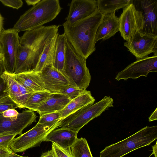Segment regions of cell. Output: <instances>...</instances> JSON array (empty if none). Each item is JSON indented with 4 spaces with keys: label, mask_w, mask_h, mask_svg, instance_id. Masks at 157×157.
<instances>
[{
    "label": "cell",
    "mask_w": 157,
    "mask_h": 157,
    "mask_svg": "<svg viewBox=\"0 0 157 157\" xmlns=\"http://www.w3.org/2000/svg\"><path fill=\"white\" fill-rule=\"evenodd\" d=\"M103 15L98 9L92 15L72 26L65 22L63 24L67 40L86 59L95 50L96 34Z\"/></svg>",
    "instance_id": "cell-1"
},
{
    "label": "cell",
    "mask_w": 157,
    "mask_h": 157,
    "mask_svg": "<svg viewBox=\"0 0 157 157\" xmlns=\"http://www.w3.org/2000/svg\"><path fill=\"white\" fill-rule=\"evenodd\" d=\"M61 10L58 0H41L21 15L13 28L19 33L42 26L56 18Z\"/></svg>",
    "instance_id": "cell-2"
},
{
    "label": "cell",
    "mask_w": 157,
    "mask_h": 157,
    "mask_svg": "<svg viewBox=\"0 0 157 157\" xmlns=\"http://www.w3.org/2000/svg\"><path fill=\"white\" fill-rule=\"evenodd\" d=\"M157 138V126H146L127 138L107 146L99 157H122L137 149L150 144Z\"/></svg>",
    "instance_id": "cell-3"
},
{
    "label": "cell",
    "mask_w": 157,
    "mask_h": 157,
    "mask_svg": "<svg viewBox=\"0 0 157 157\" xmlns=\"http://www.w3.org/2000/svg\"><path fill=\"white\" fill-rule=\"evenodd\" d=\"M86 59L76 51L67 39L63 73L72 86L84 90H86L91 79Z\"/></svg>",
    "instance_id": "cell-4"
},
{
    "label": "cell",
    "mask_w": 157,
    "mask_h": 157,
    "mask_svg": "<svg viewBox=\"0 0 157 157\" xmlns=\"http://www.w3.org/2000/svg\"><path fill=\"white\" fill-rule=\"evenodd\" d=\"M113 99L105 96L99 101L86 106L69 116L60 122L59 128L68 129L78 133L81 129L94 118L113 107Z\"/></svg>",
    "instance_id": "cell-5"
},
{
    "label": "cell",
    "mask_w": 157,
    "mask_h": 157,
    "mask_svg": "<svg viewBox=\"0 0 157 157\" xmlns=\"http://www.w3.org/2000/svg\"><path fill=\"white\" fill-rule=\"evenodd\" d=\"M60 121L53 125L42 124L38 123L33 128L15 138L10 145L15 153L22 152L28 149L39 145L50 132L59 127Z\"/></svg>",
    "instance_id": "cell-6"
},
{
    "label": "cell",
    "mask_w": 157,
    "mask_h": 157,
    "mask_svg": "<svg viewBox=\"0 0 157 157\" xmlns=\"http://www.w3.org/2000/svg\"><path fill=\"white\" fill-rule=\"evenodd\" d=\"M18 32L13 28L3 29L0 35V53L3 57L6 72L14 74L20 47Z\"/></svg>",
    "instance_id": "cell-7"
},
{
    "label": "cell",
    "mask_w": 157,
    "mask_h": 157,
    "mask_svg": "<svg viewBox=\"0 0 157 157\" xmlns=\"http://www.w3.org/2000/svg\"><path fill=\"white\" fill-rule=\"evenodd\" d=\"M119 32L121 36L127 41L129 40L137 31H141L144 21L142 13L137 10L131 2L123 8L119 17Z\"/></svg>",
    "instance_id": "cell-8"
},
{
    "label": "cell",
    "mask_w": 157,
    "mask_h": 157,
    "mask_svg": "<svg viewBox=\"0 0 157 157\" xmlns=\"http://www.w3.org/2000/svg\"><path fill=\"white\" fill-rule=\"evenodd\" d=\"M124 45L136 58V60L151 53L157 55V36L137 32Z\"/></svg>",
    "instance_id": "cell-9"
},
{
    "label": "cell",
    "mask_w": 157,
    "mask_h": 157,
    "mask_svg": "<svg viewBox=\"0 0 157 157\" xmlns=\"http://www.w3.org/2000/svg\"><path fill=\"white\" fill-rule=\"evenodd\" d=\"M157 71V55L137 59L118 72L115 79L117 81L129 78L136 79L141 76L147 77L151 72Z\"/></svg>",
    "instance_id": "cell-10"
},
{
    "label": "cell",
    "mask_w": 157,
    "mask_h": 157,
    "mask_svg": "<svg viewBox=\"0 0 157 157\" xmlns=\"http://www.w3.org/2000/svg\"><path fill=\"white\" fill-rule=\"evenodd\" d=\"M37 117L34 111L29 109L19 113L16 120L0 117V136L22 134L25 128L36 121Z\"/></svg>",
    "instance_id": "cell-11"
},
{
    "label": "cell",
    "mask_w": 157,
    "mask_h": 157,
    "mask_svg": "<svg viewBox=\"0 0 157 157\" xmlns=\"http://www.w3.org/2000/svg\"><path fill=\"white\" fill-rule=\"evenodd\" d=\"M132 2L144 16V26L140 31L157 36V0H132Z\"/></svg>",
    "instance_id": "cell-12"
},
{
    "label": "cell",
    "mask_w": 157,
    "mask_h": 157,
    "mask_svg": "<svg viewBox=\"0 0 157 157\" xmlns=\"http://www.w3.org/2000/svg\"><path fill=\"white\" fill-rule=\"evenodd\" d=\"M68 6L69 11L65 22L69 26L89 17L98 9L95 0H73Z\"/></svg>",
    "instance_id": "cell-13"
},
{
    "label": "cell",
    "mask_w": 157,
    "mask_h": 157,
    "mask_svg": "<svg viewBox=\"0 0 157 157\" xmlns=\"http://www.w3.org/2000/svg\"><path fill=\"white\" fill-rule=\"evenodd\" d=\"M43 51L21 45L16 60L14 74L34 71Z\"/></svg>",
    "instance_id": "cell-14"
},
{
    "label": "cell",
    "mask_w": 157,
    "mask_h": 157,
    "mask_svg": "<svg viewBox=\"0 0 157 157\" xmlns=\"http://www.w3.org/2000/svg\"><path fill=\"white\" fill-rule=\"evenodd\" d=\"M38 73L46 89L51 93L60 87L66 85L71 86L65 75L54 67L52 65L45 66L40 72Z\"/></svg>",
    "instance_id": "cell-15"
},
{
    "label": "cell",
    "mask_w": 157,
    "mask_h": 157,
    "mask_svg": "<svg viewBox=\"0 0 157 157\" xmlns=\"http://www.w3.org/2000/svg\"><path fill=\"white\" fill-rule=\"evenodd\" d=\"M119 32V18L115 12L104 14L103 18L98 28L96 34V43L100 40H106Z\"/></svg>",
    "instance_id": "cell-16"
},
{
    "label": "cell",
    "mask_w": 157,
    "mask_h": 157,
    "mask_svg": "<svg viewBox=\"0 0 157 157\" xmlns=\"http://www.w3.org/2000/svg\"><path fill=\"white\" fill-rule=\"evenodd\" d=\"M78 133L71 130L59 128L50 132L44 141L54 143L64 148L71 147L77 138Z\"/></svg>",
    "instance_id": "cell-17"
},
{
    "label": "cell",
    "mask_w": 157,
    "mask_h": 157,
    "mask_svg": "<svg viewBox=\"0 0 157 157\" xmlns=\"http://www.w3.org/2000/svg\"><path fill=\"white\" fill-rule=\"evenodd\" d=\"M71 100L65 95L53 94L52 97L38 108L36 112L40 116L59 111L63 110Z\"/></svg>",
    "instance_id": "cell-18"
},
{
    "label": "cell",
    "mask_w": 157,
    "mask_h": 157,
    "mask_svg": "<svg viewBox=\"0 0 157 157\" xmlns=\"http://www.w3.org/2000/svg\"><path fill=\"white\" fill-rule=\"evenodd\" d=\"M95 101L91 92L86 90L72 100L63 110L59 111L61 120L86 106L94 104Z\"/></svg>",
    "instance_id": "cell-19"
},
{
    "label": "cell",
    "mask_w": 157,
    "mask_h": 157,
    "mask_svg": "<svg viewBox=\"0 0 157 157\" xmlns=\"http://www.w3.org/2000/svg\"><path fill=\"white\" fill-rule=\"evenodd\" d=\"M12 75L17 82L33 92L47 90L37 72L33 71Z\"/></svg>",
    "instance_id": "cell-20"
},
{
    "label": "cell",
    "mask_w": 157,
    "mask_h": 157,
    "mask_svg": "<svg viewBox=\"0 0 157 157\" xmlns=\"http://www.w3.org/2000/svg\"><path fill=\"white\" fill-rule=\"evenodd\" d=\"M6 85V92L8 95L17 104L20 109L24 108L25 103L21 95L19 83L15 79L12 74L6 72L1 75Z\"/></svg>",
    "instance_id": "cell-21"
},
{
    "label": "cell",
    "mask_w": 157,
    "mask_h": 157,
    "mask_svg": "<svg viewBox=\"0 0 157 157\" xmlns=\"http://www.w3.org/2000/svg\"><path fill=\"white\" fill-rule=\"evenodd\" d=\"M67 39L63 33L59 34L56 40L53 67L63 73V68L66 57V43Z\"/></svg>",
    "instance_id": "cell-22"
},
{
    "label": "cell",
    "mask_w": 157,
    "mask_h": 157,
    "mask_svg": "<svg viewBox=\"0 0 157 157\" xmlns=\"http://www.w3.org/2000/svg\"><path fill=\"white\" fill-rule=\"evenodd\" d=\"M58 33L47 43L40 56L34 71L39 73L45 66L52 65L55 44Z\"/></svg>",
    "instance_id": "cell-23"
},
{
    "label": "cell",
    "mask_w": 157,
    "mask_h": 157,
    "mask_svg": "<svg viewBox=\"0 0 157 157\" xmlns=\"http://www.w3.org/2000/svg\"><path fill=\"white\" fill-rule=\"evenodd\" d=\"M97 2L98 10L105 14L124 8L131 2L132 0H98Z\"/></svg>",
    "instance_id": "cell-24"
},
{
    "label": "cell",
    "mask_w": 157,
    "mask_h": 157,
    "mask_svg": "<svg viewBox=\"0 0 157 157\" xmlns=\"http://www.w3.org/2000/svg\"><path fill=\"white\" fill-rule=\"evenodd\" d=\"M53 94L47 90L33 92L26 101L24 108L36 111L38 108L52 97Z\"/></svg>",
    "instance_id": "cell-25"
},
{
    "label": "cell",
    "mask_w": 157,
    "mask_h": 157,
    "mask_svg": "<svg viewBox=\"0 0 157 157\" xmlns=\"http://www.w3.org/2000/svg\"><path fill=\"white\" fill-rule=\"evenodd\" d=\"M73 157H93L87 142L85 138H78L71 146Z\"/></svg>",
    "instance_id": "cell-26"
},
{
    "label": "cell",
    "mask_w": 157,
    "mask_h": 157,
    "mask_svg": "<svg viewBox=\"0 0 157 157\" xmlns=\"http://www.w3.org/2000/svg\"><path fill=\"white\" fill-rule=\"evenodd\" d=\"M86 90H82L71 85H66L56 89L52 93L65 95L72 100L83 93Z\"/></svg>",
    "instance_id": "cell-27"
},
{
    "label": "cell",
    "mask_w": 157,
    "mask_h": 157,
    "mask_svg": "<svg viewBox=\"0 0 157 157\" xmlns=\"http://www.w3.org/2000/svg\"><path fill=\"white\" fill-rule=\"evenodd\" d=\"M59 111L46 114L40 116L38 123L50 125H55L60 121Z\"/></svg>",
    "instance_id": "cell-28"
},
{
    "label": "cell",
    "mask_w": 157,
    "mask_h": 157,
    "mask_svg": "<svg viewBox=\"0 0 157 157\" xmlns=\"http://www.w3.org/2000/svg\"><path fill=\"white\" fill-rule=\"evenodd\" d=\"M20 108V106L9 96L4 97L0 99V113L9 109Z\"/></svg>",
    "instance_id": "cell-29"
},
{
    "label": "cell",
    "mask_w": 157,
    "mask_h": 157,
    "mask_svg": "<svg viewBox=\"0 0 157 157\" xmlns=\"http://www.w3.org/2000/svg\"><path fill=\"white\" fill-rule=\"evenodd\" d=\"M52 149L53 151L55 157H73L71 154L70 147L64 148L56 144L52 143Z\"/></svg>",
    "instance_id": "cell-30"
},
{
    "label": "cell",
    "mask_w": 157,
    "mask_h": 157,
    "mask_svg": "<svg viewBox=\"0 0 157 157\" xmlns=\"http://www.w3.org/2000/svg\"><path fill=\"white\" fill-rule=\"evenodd\" d=\"M16 136L9 135L0 136V148L10 149V144Z\"/></svg>",
    "instance_id": "cell-31"
},
{
    "label": "cell",
    "mask_w": 157,
    "mask_h": 157,
    "mask_svg": "<svg viewBox=\"0 0 157 157\" xmlns=\"http://www.w3.org/2000/svg\"><path fill=\"white\" fill-rule=\"evenodd\" d=\"M19 113L15 109H9L0 113V117L16 120L17 118Z\"/></svg>",
    "instance_id": "cell-32"
},
{
    "label": "cell",
    "mask_w": 157,
    "mask_h": 157,
    "mask_svg": "<svg viewBox=\"0 0 157 157\" xmlns=\"http://www.w3.org/2000/svg\"><path fill=\"white\" fill-rule=\"evenodd\" d=\"M0 2L5 6L17 9L21 8L23 5L21 0H0Z\"/></svg>",
    "instance_id": "cell-33"
},
{
    "label": "cell",
    "mask_w": 157,
    "mask_h": 157,
    "mask_svg": "<svg viewBox=\"0 0 157 157\" xmlns=\"http://www.w3.org/2000/svg\"><path fill=\"white\" fill-rule=\"evenodd\" d=\"M5 71V67L0 71V99L4 97L8 96L6 92V84L1 77L2 74Z\"/></svg>",
    "instance_id": "cell-34"
},
{
    "label": "cell",
    "mask_w": 157,
    "mask_h": 157,
    "mask_svg": "<svg viewBox=\"0 0 157 157\" xmlns=\"http://www.w3.org/2000/svg\"><path fill=\"white\" fill-rule=\"evenodd\" d=\"M14 152L11 149L0 148V157H5Z\"/></svg>",
    "instance_id": "cell-35"
},
{
    "label": "cell",
    "mask_w": 157,
    "mask_h": 157,
    "mask_svg": "<svg viewBox=\"0 0 157 157\" xmlns=\"http://www.w3.org/2000/svg\"><path fill=\"white\" fill-rule=\"evenodd\" d=\"M40 157H55L54 153L52 149L43 153Z\"/></svg>",
    "instance_id": "cell-36"
},
{
    "label": "cell",
    "mask_w": 157,
    "mask_h": 157,
    "mask_svg": "<svg viewBox=\"0 0 157 157\" xmlns=\"http://www.w3.org/2000/svg\"><path fill=\"white\" fill-rule=\"evenodd\" d=\"M157 119V108H156L149 118L150 122L156 120Z\"/></svg>",
    "instance_id": "cell-37"
},
{
    "label": "cell",
    "mask_w": 157,
    "mask_h": 157,
    "mask_svg": "<svg viewBox=\"0 0 157 157\" xmlns=\"http://www.w3.org/2000/svg\"><path fill=\"white\" fill-rule=\"evenodd\" d=\"M41 0H26L25 2L28 5H32L33 6L38 3Z\"/></svg>",
    "instance_id": "cell-38"
},
{
    "label": "cell",
    "mask_w": 157,
    "mask_h": 157,
    "mask_svg": "<svg viewBox=\"0 0 157 157\" xmlns=\"http://www.w3.org/2000/svg\"><path fill=\"white\" fill-rule=\"evenodd\" d=\"M157 142H156L155 144L152 146L153 152L151 155L154 154L155 157H157ZM150 155V156H151Z\"/></svg>",
    "instance_id": "cell-39"
},
{
    "label": "cell",
    "mask_w": 157,
    "mask_h": 157,
    "mask_svg": "<svg viewBox=\"0 0 157 157\" xmlns=\"http://www.w3.org/2000/svg\"><path fill=\"white\" fill-rule=\"evenodd\" d=\"M3 18L0 13V35L2 31L4 29L3 28Z\"/></svg>",
    "instance_id": "cell-40"
},
{
    "label": "cell",
    "mask_w": 157,
    "mask_h": 157,
    "mask_svg": "<svg viewBox=\"0 0 157 157\" xmlns=\"http://www.w3.org/2000/svg\"><path fill=\"white\" fill-rule=\"evenodd\" d=\"M5 65L2 56L0 53V71L5 67Z\"/></svg>",
    "instance_id": "cell-41"
},
{
    "label": "cell",
    "mask_w": 157,
    "mask_h": 157,
    "mask_svg": "<svg viewBox=\"0 0 157 157\" xmlns=\"http://www.w3.org/2000/svg\"><path fill=\"white\" fill-rule=\"evenodd\" d=\"M5 157H26L21 156L17 155L14 152L10 154Z\"/></svg>",
    "instance_id": "cell-42"
}]
</instances>
